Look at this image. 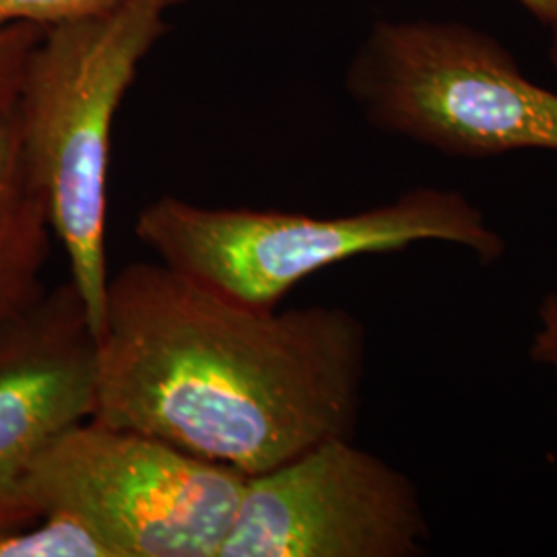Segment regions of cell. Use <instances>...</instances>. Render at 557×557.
<instances>
[{"instance_id": "cell-12", "label": "cell", "mask_w": 557, "mask_h": 557, "mask_svg": "<svg viewBox=\"0 0 557 557\" xmlns=\"http://www.w3.org/2000/svg\"><path fill=\"white\" fill-rule=\"evenodd\" d=\"M531 359L557 380V292L541 299L537 329L531 338Z\"/></svg>"}, {"instance_id": "cell-8", "label": "cell", "mask_w": 557, "mask_h": 557, "mask_svg": "<svg viewBox=\"0 0 557 557\" xmlns=\"http://www.w3.org/2000/svg\"><path fill=\"white\" fill-rule=\"evenodd\" d=\"M48 209L29 178L15 112L0 114V333L44 296L52 248Z\"/></svg>"}, {"instance_id": "cell-2", "label": "cell", "mask_w": 557, "mask_h": 557, "mask_svg": "<svg viewBox=\"0 0 557 557\" xmlns=\"http://www.w3.org/2000/svg\"><path fill=\"white\" fill-rule=\"evenodd\" d=\"M184 0H114L44 29L13 106L29 178L48 209L94 337L108 292L112 131L143 60Z\"/></svg>"}, {"instance_id": "cell-1", "label": "cell", "mask_w": 557, "mask_h": 557, "mask_svg": "<svg viewBox=\"0 0 557 557\" xmlns=\"http://www.w3.org/2000/svg\"><path fill=\"white\" fill-rule=\"evenodd\" d=\"M96 347L91 418L244 475L358 425L368 335L338 306L246 308L131 262L110 275Z\"/></svg>"}, {"instance_id": "cell-10", "label": "cell", "mask_w": 557, "mask_h": 557, "mask_svg": "<svg viewBox=\"0 0 557 557\" xmlns=\"http://www.w3.org/2000/svg\"><path fill=\"white\" fill-rule=\"evenodd\" d=\"M44 29L32 23L0 25V114L13 110L27 60Z\"/></svg>"}, {"instance_id": "cell-11", "label": "cell", "mask_w": 557, "mask_h": 557, "mask_svg": "<svg viewBox=\"0 0 557 557\" xmlns=\"http://www.w3.org/2000/svg\"><path fill=\"white\" fill-rule=\"evenodd\" d=\"M114 0H0V25L32 23L50 27L100 11Z\"/></svg>"}, {"instance_id": "cell-5", "label": "cell", "mask_w": 557, "mask_h": 557, "mask_svg": "<svg viewBox=\"0 0 557 557\" xmlns=\"http://www.w3.org/2000/svg\"><path fill=\"white\" fill-rule=\"evenodd\" d=\"M244 481L232 467L91 418L32 462L23 502L36 520L77 518L116 557H220Z\"/></svg>"}, {"instance_id": "cell-9", "label": "cell", "mask_w": 557, "mask_h": 557, "mask_svg": "<svg viewBox=\"0 0 557 557\" xmlns=\"http://www.w3.org/2000/svg\"><path fill=\"white\" fill-rule=\"evenodd\" d=\"M0 557H116L103 539L77 518L46 515L0 537Z\"/></svg>"}, {"instance_id": "cell-6", "label": "cell", "mask_w": 557, "mask_h": 557, "mask_svg": "<svg viewBox=\"0 0 557 557\" xmlns=\"http://www.w3.org/2000/svg\"><path fill=\"white\" fill-rule=\"evenodd\" d=\"M430 537L411 478L333 438L246 475L220 557H416Z\"/></svg>"}, {"instance_id": "cell-7", "label": "cell", "mask_w": 557, "mask_h": 557, "mask_svg": "<svg viewBox=\"0 0 557 557\" xmlns=\"http://www.w3.org/2000/svg\"><path fill=\"white\" fill-rule=\"evenodd\" d=\"M98 347L71 281L0 333V537L36 522L23 481L41 450L96 407Z\"/></svg>"}, {"instance_id": "cell-14", "label": "cell", "mask_w": 557, "mask_h": 557, "mask_svg": "<svg viewBox=\"0 0 557 557\" xmlns=\"http://www.w3.org/2000/svg\"><path fill=\"white\" fill-rule=\"evenodd\" d=\"M549 60L557 73V23L552 25V41H549Z\"/></svg>"}, {"instance_id": "cell-13", "label": "cell", "mask_w": 557, "mask_h": 557, "mask_svg": "<svg viewBox=\"0 0 557 557\" xmlns=\"http://www.w3.org/2000/svg\"><path fill=\"white\" fill-rule=\"evenodd\" d=\"M517 2L541 23L549 27L557 23V0H517Z\"/></svg>"}, {"instance_id": "cell-3", "label": "cell", "mask_w": 557, "mask_h": 557, "mask_svg": "<svg viewBox=\"0 0 557 557\" xmlns=\"http://www.w3.org/2000/svg\"><path fill=\"white\" fill-rule=\"evenodd\" d=\"M135 234L182 277L257 310H277L304 278L338 262L421 242L453 244L481 262L506 255V239L473 200L432 186L337 218L160 197L140 209Z\"/></svg>"}, {"instance_id": "cell-4", "label": "cell", "mask_w": 557, "mask_h": 557, "mask_svg": "<svg viewBox=\"0 0 557 557\" xmlns=\"http://www.w3.org/2000/svg\"><path fill=\"white\" fill-rule=\"evenodd\" d=\"M345 87L382 133L444 156L557 153V94L529 79L502 41L469 23L380 20Z\"/></svg>"}]
</instances>
